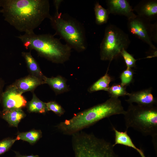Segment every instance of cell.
Returning <instances> with one entry per match:
<instances>
[{
  "label": "cell",
  "instance_id": "1",
  "mask_svg": "<svg viewBox=\"0 0 157 157\" xmlns=\"http://www.w3.org/2000/svg\"><path fill=\"white\" fill-rule=\"evenodd\" d=\"M1 7L4 20L25 33H34L45 19L51 17L48 0H0Z\"/></svg>",
  "mask_w": 157,
  "mask_h": 157
},
{
  "label": "cell",
  "instance_id": "2",
  "mask_svg": "<svg viewBox=\"0 0 157 157\" xmlns=\"http://www.w3.org/2000/svg\"><path fill=\"white\" fill-rule=\"evenodd\" d=\"M124 110L119 98L110 97L102 103L76 114L71 118L60 123L58 129L65 135H71L113 115H124Z\"/></svg>",
  "mask_w": 157,
  "mask_h": 157
},
{
  "label": "cell",
  "instance_id": "3",
  "mask_svg": "<svg viewBox=\"0 0 157 157\" xmlns=\"http://www.w3.org/2000/svg\"><path fill=\"white\" fill-rule=\"evenodd\" d=\"M17 37L26 49L35 50L40 56L53 63L63 64L69 59L72 48L66 44H63L54 35L33 33Z\"/></svg>",
  "mask_w": 157,
  "mask_h": 157
},
{
  "label": "cell",
  "instance_id": "4",
  "mask_svg": "<svg viewBox=\"0 0 157 157\" xmlns=\"http://www.w3.org/2000/svg\"><path fill=\"white\" fill-rule=\"evenodd\" d=\"M126 130L129 128L145 136L152 137L155 150L157 151V107L130 104L124 115Z\"/></svg>",
  "mask_w": 157,
  "mask_h": 157
},
{
  "label": "cell",
  "instance_id": "5",
  "mask_svg": "<svg viewBox=\"0 0 157 157\" xmlns=\"http://www.w3.org/2000/svg\"><path fill=\"white\" fill-rule=\"evenodd\" d=\"M56 33L66 44L78 52L87 48L85 32L83 25L75 18L66 13H55L49 19Z\"/></svg>",
  "mask_w": 157,
  "mask_h": 157
},
{
  "label": "cell",
  "instance_id": "6",
  "mask_svg": "<svg viewBox=\"0 0 157 157\" xmlns=\"http://www.w3.org/2000/svg\"><path fill=\"white\" fill-rule=\"evenodd\" d=\"M72 135L74 157H118L113 144L93 134L80 131Z\"/></svg>",
  "mask_w": 157,
  "mask_h": 157
},
{
  "label": "cell",
  "instance_id": "7",
  "mask_svg": "<svg viewBox=\"0 0 157 157\" xmlns=\"http://www.w3.org/2000/svg\"><path fill=\"white\" fill-rule=\"evenodd\" d=\"M130 43L127 34L116 25L109 24L100 45L101 59L110 62L120 55L123 49L126 50Z\"/></svg>",
  "mask_w": 157,
  "mask_h": 157
},
{
  "label": "cell",
  "instance_id": "8",
  "mask_svg": "<svg viewBox=\"0 0 157 157\" xmlns=\"http://www.w3.org/2000/svg\"><path fill=\"white\" fill-rule=\"evenodd\" d=\"M128 20L127 27L130 33L147 44L151 49H156L152 41L157 42V23L152 24L137 16Z\"/></svg>",
  "mask_w": 157,
  "mask_h": 157
},
{
  "label": "cell",
  "instance_id": "9",
  "mask_svg": "<svg viewBox=\"0 0 157 157\" xmlns=\"http://www.w3.org/2000/svg\"><path fill=\"white\" fill-rule=\"evenodd\" d=\"M14 84L9 86L1 94L3 110L21 108L26 105L24 97Z\"/></svg>",
  "mask_w": 157,
  "mask_h": 157
},
{
  "label": "cell",
  "instance_id": "10",
  "mask_svg": "<svg viewBox=\"0 0 157 157\" xmlns=\"http://www.w3.org/2000/svg\"><path fill=\"white\" fill-rule=\"evenodd\" d=\"M107 9L110 14L124 16L128 19L136 17L133 9L126 0H107Z\"/></svg>",
  "mask_w": 157,
  "mask_h": 157
},
{
  "label": "cell",
  "instance_id": "11",
  "mask_svg": "<svg viewBox=\"0 0 157 157\" xmlns=\"http://www.w3.org/2000/svg\"><path fill=\"white\" fill-rule=\"evenodd\" d=\"M133 10L137 13V16L146 20L150 22L156 19L157 17V1H141Z\"/></svg>",
  "mask_w": 157,
  "mask_h": 157
},
{
  "label": "cell",
  "instance_id": "12",
  "mask_svg": "<svg viewBox=\"0 0 157 157\" xmlns=\"http://www.w3.org/2000/svg\"><path fill=\"white\" fill-rule=\"evenodd\" d=\"M151 88L129 93V98L126 101L130 104L133 103L146 106H156L157 100L152 93Z\"/></svg>",
  "mask_w": 157,
  "mask_h": 157
},
{
  "label": "cell",
  "instance_id": "13",
  "mask_svg": "<svg viewBox=\"0 0 157 157\" xmlns=\"http://www.w3.org/2000/svg\"><path fill=\"white\" fill-rule=\"evenodd\" d=\"M44 83L43 80L38 77L30 75L17 80L14 85L21 93L33 91L37 87Z\"/></svg>",
  "mask_w": 157,
  "mask_h": 157
},
{
  "label": "cell",
  "instance_id": "14",
  "mask_svg": "<svg viewBox=\"0 0 157 157\" xmlns=\"http://www.w3.org/2000/svg\"><path fill=\"white\" fill-rule=\"evenodd\" d=\"M43 79L44 83L48 84L56 94L67 92L69 90L66 79L61 76L51 78L47 77L44 76Z\"/></svg>",
  "mask_w": 157,
  "mask_h": 157
},
{
  "label": "cell",
  "instance_id": "15",
  "mask_svg": "<svg viewBox=\"0 0 157 157\" xmlns=\"http://www.w3.org/2000/svg\"><path fill=\"white\" fill-rule=\"evenodd\" d=\"M115 133L114 147L117 144H121L132 148L135 150L140 155L141 157H146L143 151L137 148L133 143L130 137L127 133V130L124 132L117 130L114 127L113 128Z\"/></svg>",
  "mask_w": 157,
  "mask_h": 157
},
{
  "label": "cell",
  "instance_id": "16",
  "mask_svg": "<svg viewBox=\"0 0 157 157\" xmlns=\"http://www.w3.org/2000/svg\"><path fill=\"white\" fill-rule=\"evenodd\" d=\"M25 116L21 108L3 110L2 116L11 126L17 127L18 124Z\"/></svg>",
  "mask_w": 157,
  "mask_h": 157
},
{
  "label": "cell",
  "instance_id": "17",
  "mask_svg": "<svg viewBox=\"0 0 157 157\" xmlns=\"http://www.w3.org/2000/svg\"><path fill=\"white\" fill-rule=\"evenodd\" d=\"M22 53L24 58L27 67L32 75L43 79L44 76L42 73L38 64L32 56L31 52H23Z\"/></svg>",
  "mask_w": 157,
  "mask_h": 157
},
{
  "label": "cell",
  "instance_id": "18",
  "mask_svg": "<svg viewBox=\"0 0 157 157\" xmlns=\"http://www.w3.org/2000/svg\"><path fill=\"white\" fill-rule=\"evenodd\" d=\"M105 74L94 83L88 89L90 92H93L99 90L107 91L109 87V84L112 81V78L108 74V71Z\"/></svg>",
  "mask_w": 157,
  "mask_h": 157
},
{
  "label": "cell",
  "instance_id": "19",
  "mask_svg": "<svg viewBox=\"0 0 157 157\" xmlns=\"http://www.w3.org/2000/svg\"><path fill=\"white\" fill-rule=\"evenodd\" d=\"M94 10L96 23L101 25L107 23L110 14L107 9L104 8L98 1H97L94 5Z\"/></svg>",
  "mask_w": 157,
  "mask_h": 157
},
{
  "label": "cell",
  "instance_id": "20",
  "mask_svg": "<svg viewBox=\"0 0 157 157\" xmlns=\"http://www.w3.org/2000/svg\"><path fill=\"white\" fill-rule=\"evenodd\" d=\"M27 106L29 111L31 112L44 113L48 111L46 103L40 100L34 94Z\"/></svg>",
  "mask_w": 157,
  "mask_h": 157
},
{
  "label": "cell",
  "instance_id": "21",
  "mask_svg": "<svg viewBox=\"0 0 157 157\" xmlns=\"http://www.w3.org/2000/svg\"><path fill=\"white\" fill-rule=\"evenodd\" d=\"M41 136L42 133L40 131L33 130L19 133L16 138L17 140H21L33 144L38 140Z\"/></svg>",
  "mask_w": 157,
  "mask_h": 157
},
{
  "label": "cell",
  "instance_id": "22",
  "mask_svg": "<svg viewBox=\"0 0 157 157\" xmlns=\"http://www.w3.org/2000/svg\"><path fill=\"white\" fill-rule=\"evenodd\" d=\"M107 92L110 97L117 98L119 97L128 96L129 94L126 91L125 87L119 84H114L109 87Z\"/></svg>",
  "mask_w": 157,
  "mask_h": 157
},
{
  "label": "cell",
  "instance_id": "23",
  "mask_svg": "<svg viewBox=\"0 0 157 157\" xmlns=\"http://www.w3.org/2000/svg\"><path fill=\"white\" fill-rule=\"evenodd\" d=\"M133 74L134 72L131 68H126V69L121 74L120 84L124 87L129 85L133 80Z\"/></svg>",
  "mask_w": 157,
  "mask_h": 157
},
{
  "label": "cell",
  "instance_id": "24",
  "mask_svg": "<svg viewBox=\"0 0 157 157\" xmlns=\"http://www.w3.org/2000/svg\"><path fill=\"white\" fill-rule=\"evenodd\" d=\"M120 55L124 60L127 68H131L135 66L137 60L135 59L132 55L128 53L126 50L123 49L121 52Z\"/></svg>",
  "mask_w": 157,
  "mask_h": 157
},
{
  "label": "cell",
  "instance_id": "25",
  "mask_svg": "<svg viewBox=\"0 0 157 157\" xmlns=\"http://www.w3.org/2000/svg\"><path fill=\"white\" fill-rule=\"evenodd\" d=\"M48 111H51L59 116L63 115L65 110L59 104L54 101H51L46 103Z\"/></svg>",
  "mask_w": 157,
  "mask_h": 157
},
{
  "label": "cell",
  "instance_id": "26",
  "mask_svg": "<svg viewBox=\"0 0 157 157\" xmlns=\"http://www.w3.org/2000/svg\"><path fill=\"white\" fill-rule=\"evenodd\" d=\"M17 140L16 138H8L0 141V155L7 151Z\"/></svg>",
  "mask_w": 157,
  "mask_h": 157
},
{
  "label": "cell",
  "instance_id": "27",
  "mask_svg": "<svg viewBox=\"0 0 157 157\" xmlns=\"http://www.w3.org/2000/svg\"><path fill=\"white\" fill-rule=\"evenodd\" d=\"M62 0H53V3L56 9V14L59 13L58 10L61 3L63 1Z\"/></svg>",
  "mask_w": 157,
  "mask_h": 157
},
{
  "label": "cell",
  "instance_id": "28",
  "mask_svg": "<svg viewBox=\"0 0 157 157\" xmlns=\"http://www.w3.org/2000/svg\"><path fill=\"white\" fill-rule=\"evenodd\" d=\"M18 157H38L37 156H24L22 155H19Z\"/></svg>",
  "mask_w": 157,
  "mask_h": 157
},
{
  "label": "cell",
  "instance_id": "29",
  "mask_svg": "<svg viewBox=\"0 0 157 157\" xmlns=\"http://www.w3.org/2000/svg\"><path fill=\"white\" fill-rule=\"evenodd\" d=\"M1 83H0V96L1 95Z\"/></svg>",
  "mask_w": 157,
  "mask_h": 157
},
{
  "label": "cell",
  "instance_id": "30",
  "mask_svg": "<svg viewBox=\"0 0 157 157\" xmlns=\"http://www.w3.org/2000/svg\"><path fill=\"white\" fill-rule=\"evenodd\" d=\"M0 13H1V10L0 9Z\"/></svg>",
  "mask_w": 157,
  "mask_h": 157
}]
</instances>
